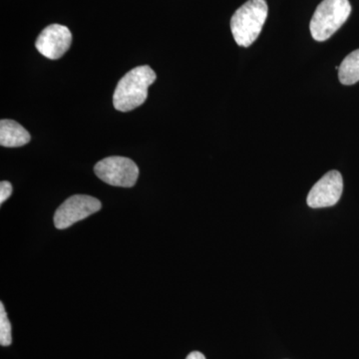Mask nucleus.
I'll use <instances>...</instances> for the list:
<instances>
[{
	"label": "nucleus",
	"mask_w": 359,
	"mask_h": 359,
	"mask_svg": "<svg viewBox=\"0 0 359 359\" xmlns=\"http://www.w3.org/2000/svg\"><path fill=\"white\" fill-rule=\"evenodd\" d=\"M156 73L148 65L139 66L130 70L116 87L113 104L116 110L128 112L145 102L148 88L154 83Z\"/></svg>",
	"instance_id": "obj_1"
},
{
	"label": "nucleus",
	"mask_w": 359,
	"mask_h": 359,
	"mask_svg": "<svg viewBox=\"0 0 359 359\" xmlns=\"http://www.w3.org/2000/svg\"><path fill=\"white\" fill-rule=\"evenodd\" d=\"M269 7L266 0H249L233 13L231 30L236 43L249 47L256 41L266 18Z\"/></svg>",
	"instance_id": "obj_2"
},
{
	"label": "nucleus",
	"mask_w": 359,
	"mask_h": 359,
	"mask_svg": "<svg viewBox=\"0 0 359 359\" xmlns=\"http://www.w3.org/2000/svg\"><path fill=\"white\" fill-rule=\"evenodd\" d=\"M351 13L348 0H323L311 18V36L320 42L330 39L346 23Z\"/></svg>",
	"instance_id": "obj_3"
},
{
	"label": "nucleus",
	"mask_w": 359,
	"mask_h": 359,
	"mask_svg": "<svg viewBox=\"0 0 359 359\" xmlns=\"http://www.w3.org/2000/svg\"><path fill=\"white\" fill-rule=\"evenodd\" d=\"M94 172L99 179L111 186L131 188L136 184L139 169L129 158L108 157L97 163Z\"/></svg>",
	"instance_id": "obj_4"
},
{
	"label": "nucleus",
	"mask_w": 359,
	"mask_h": 359,
	"mask_svg": "<svg viewBox=\"0 0 359 359\" xmlns=\"http://www.w3.org/2000/svg\"><path fill=\"white\" fill-rule=\"evenodd\" d=\"M100 201L87 195H75L68 198L54 214V224L58 230L69 228L77 222L88 218L100 211Z\"/></svg>",
	"instance_id": "obj_5"
},
{
	"label": "nucleus",
	"mask_w": 359,
	"mask_h": 359,
	"mask_svg": "<svg viewBox=\"0 0 359 359\" xmlns=\"http://www.w3.org/2000/svg\"><path fill=\"white\" fill-rule=\"evenodd\" d=\"M344 191V180L339 171H330L314 184L306 203L313 209L337 204Z\"/></svg>",
	"instance_id": "obj_6"
},
{
	"label": "nucleus",
	"mask_w": 359,
	"mask_h": 359,
	"mask_svg": "<svg viewBox=\"0 0 359 359\" xmlns=\"http://www.w3.org/2000/svg\"><path fill=\"white\" fill-rule=\"evenodd\" d=\"M72 43V34L65 25L47 26L37 37L35 46L37 50L48 59L55 60L62 57Z\"/></svg>",
	"instance_id": "obj_7"
},
{
	"label": "nucleus",
	"mask_w": 359,
	"mask_h": 359,
	"mask_svg": "<svg viewBox=\"0 0 359 359\" xmlns=\"http://www.w3.org/2000/svg\"><path fill=\"white\" fill-rule=\"evenodd\" d=\"M29 141L30 134L18 122L7 119L0 121V145L2 147H21Z\"/></svg>",
	"instance_id": "obj_8"
},
{
	"label": "nucleus",
	"mask_w": 359,
	"mask_h": 359,
	"mask_svg": "<svg viewBox=\"0 0 359 359\" xmlns=\"http://www.w3.org/2000/svg\"><path fill=\"white\" fill-rule=\"evenodd\" d=\"M340 83L353 85L359 81V49L346 56L339 66Z\"/></svg>",
	"instance_id": "obj_9"
},
{
	"label": "nucleus",
	"mask_w": 359,
	"mask_h": 359,
	"mask_svg": "<svg viewBox=\"0 0 359 359\" xmlns=\"http://www.w3.org/2000/svg\"><path fill=\"white\" fill-rule=\"evenodd\" d=\"M13 342L11 325L4 309V302H0V344L2 346H11Z\"/></svg>",
	"instance_id": "obj_10"
},
{
	"label": "nucleus",
	"mask_w": 359,
	"mask_h": 359,
	"mask_svg": "<svg viewBox=\"0 0 359 359\" xmlns=\"http://www.w3.org/2000/svg\"><path fill=\"white\" fill-rule=\"evenodd\" d=\"M11 194H13V186H11V184L7 181H2L0 183V204H4L11 197Z\"/></svg>",
	"instance_id": "obj_11"
},
{
	"label": "nucleus",
	"mask_w": 359,
	"mask_h": 359,
	"mask_svg": "<svg viewBox=\"0 0 359 359\" xmlns=\"http://www.w3.org/2000/svg\"><path fill=\"white\" fill-rule=\"evenodd\" d=\"M186 359H205L204 354L199 353V351H193L187 356Z\"/></svg>",
	"instance_id": "obj_12"
}]
</instances>
